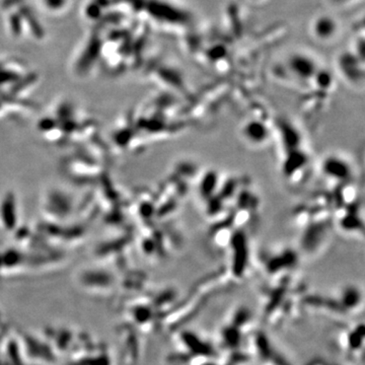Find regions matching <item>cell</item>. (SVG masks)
<instances>
[{
  "instance_id": "6da1fadb",
  "label": "cell",
  "mask_w": 365,
  "mask_h": 365,
  "mask_svg": "<svg viewBox=\"0 0 365 365\" xmlns=\"http://www.w3.org/2000/svg\"><path fill=\"white\" fill-rule=\"evenodd\" d=\"M290 71L300 78H311L317 73L316 61L306 54H294L288 60Z\"/></svg>"
},
{
  "instance_id": "7a4b0ae2",
  "label": "cell",
  "mask_w": 365,
  "mask_h": 365,
  "mask_svg": "<svg viewBox=\"0 0 365 365\" xmlns=\"http://www.w3.org/2000/svg\"><path fill=\"white\" fill-rule=\"evenodd\" d=\"M337 23L330 16H321L317 18L312 26L314 37L319 41L332 39L337 33Z\"/></svg>"
}]
</instances>
